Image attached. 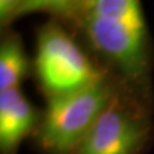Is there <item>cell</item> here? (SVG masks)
<instances>
[{"label": "cell", "instance_id": "6da1fadb", "mask_svg": "<svg viewBox=\"0 0 154 154\" xmlns=\"http://www.w3.org/2000/svg\"><path fill=\"white\" fill-rule=\"evenodd\" d=\"M77 14L94 49L125 80L140 85L149 69L146 25L140 0H84Z\"/></svg>", "mask_w": 154, "mask_h": 154}, {"label": "cell", "instance_id": "5b68a950", "mask_svg": "<svg viewBox=\"0 0 154 154\" xmlns=\"http://www.w3.org/2000/svg\"><path fill=\"white\" fill-rule=\"evenodd\" d=\"M41 116L19 88L0 91V154H18L22 141L35 135Z\"/></svg>", "mask_w": 154, "mask_h": 154}, {"label": "cell", "instance_id": "ba28073f", "mask_svg": "<svg viewBox=\"0 0 154 154\" xmlns=\"http://www.w3.org/2000/svg\"><path fill=\"white\" fill-rule=\"evenodd\" d=\"M23 3L25 0H0V22L3 27L17 18Z\"/></svg>", "mask_w": 154, "mask_h": 154}, {"label": "cell", "instance_id": "7a4b0ae2", "mask_svg": "<svg viewBox=\"0 0 154 154\" xmlns=\"http://www.w3.org/2000/svg\"><path fill=\"white\" fill-rule=\"evenodd\" d=\"M108 79L96 81L72 93L48 98L36 130L35 140L46 154H72L118 91Z\"/></svg>", "mask_w": 154, "mask_h": 154}, {"label": "cell", "instance_id": "277c9868", "mask_svg": "<svg viewBox=\"0 0 154 154\" xmlns=\"http://www.w3.org/2000/svg\"><path fill=\"white\" fill-rule=\"evenodd\" d=\"M149 110L118 89L88 136L72 154H141L153 137Z\"/></svg>", "mask_w": 154, "mask_h": 154}, {"label": "cell", "instance_id": "8992f818", "mask_svg": "<svg viewBox=\"0 0 154 154\" xmlns=\"http://www.w3.org/2000/svg\"><path fill=\"white\" fill-rule=\"evenodd\" d=\"M28 69L27 55L18 36L4 37L0 46V91L19 88Z\"/></svg>", "mask_w": 154, "mask_h": 154}, {"label": "cell", "instance_id": "3957f363", "mask_svg": "<svg viewBox=\"0 0 154 154\" xmlns=\"http://www.w3.org/2000/svg\"><path fill=\"white\" fill-rule=\"evenodd\" d=\"M35 71L48 98L72 93L105 77L73 38L54 22L38 30Z\"/></svg>", "mask_w": 154, "mask_h": 154}, {"label": "cell", "instance_id": "52a82bcc", "mask_svg": "<svg viewBox=\"0 0 154 154\" xmlns=\"http://www.w3.org/2000/svg\"><path fill=\"white\" fill-rule=\"evenodd\" d=\"M84 0H25L17 17L33 12H48L58 16H71L79 12Z\"/></svg>", "mask_w": 154, "mask_h": 154}]
</instances>
